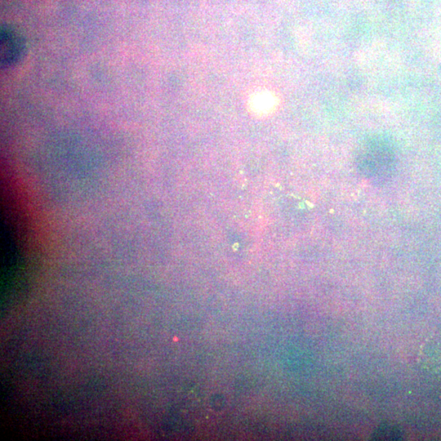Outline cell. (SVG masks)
Returning <instances> with one entry per match:
<instances>
[{"mask_svg":"<svg viewBox=\"0 0 441 441\" xmlns=\"http://www.w3.org/2000/svg\"><path fill=\"white\" fill-rule=\"evenodd\" d=\"M25 42L17 30L3 26L0 34V61L2 68H10L24 55Z\"/></svg>","mask_w":441,"mask_h":441,"instance_id":"1","label":"cell"},{"mask_svg":"<svg viewBox=\"0 0 441 441\" xmlns=\"http://www.w3.org/2000/svg\"><path fill=\"white\" fill-rule=\"evenodd\" d=\"M277 106V98L267 90L257 91L248 100V108L257 117H266L273 113Z\"/></svg>","mask_w":441,"mask_h":441,"instance_id":"2","label":"cell"}]
</instances>
